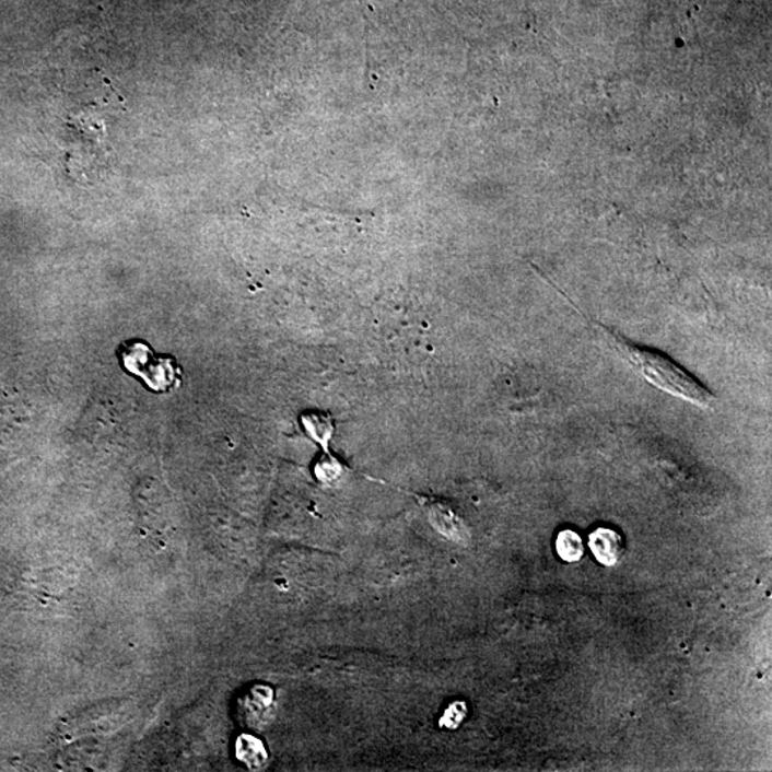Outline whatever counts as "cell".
I'll list each match as a JSON object with an SVG mask.
<instances>
[{
	"label": "cell",
	"mask_w": 772,
	"mask_h": 772,
	"mask_svg": "<svg viewBox=\"0 0 772 772\" xmlns=\"http://www.w3.org/2000/svg\"><path fill=\"white\" fill-rule=\"evenodd\" d=\"M589 548L599 564L613 566L624 553V541L621 535L609 528L595 529L589 535Z\"/></svg>",
	"instance_id": "5b68a950"
},
{
	"label": "cell",
	"mask_w": 772,
	"mask_h": 772,
	"mask_svg": "<svg viewBox=\"0 0 772 772\" xmlns=\"http://www.w3.org/2000/svg\"><path fill=\"white\" fill-rule=\"evenodd\" d=\"M236 757L250 770H258L268 761V752L257 737L244 734L236 739Z\"/></svg>",
	"instance_id": "52a82bcc"
},
{
	"label": "cell",
	"mask_w": 772,
	"mask_h": 772,
	"mask_svg": "<svg viewBox=\"0 0 772 772\" xmlns=\"http://www.w3.org/2000/svg\"><path fill=\"white\" fill-rule=\"evenodd\" d=\"M465 715H467V706H465L464 702H454V704L446 710L441 724L448 728H457L460 721L465 718Z\"/></svg>",
	"instance_id": "30bf717a"
},
{
	"label": "cell",
	"mask_w": 772,
	"mask_h": 772,
	"mask_svg": "<svg viewBox=\"0 0 772 772\" xmlns=\"http://www.w3.org/2000/svg\"><path fill=\"white\" fill-rule=\"evenodd\" d=\"M301 422L309 438L320 445L324 453H329L328 446L335 431L331 417L323 412H306Z\"/></svg>",
	"instance_id": "8992f818"
},
{
	"label": "cell",
	"mask_w": 772,
	"mask_h": 772,
	"mask_svg": "<svg viewBox=\"0 0 772 772\" xmlns=\"http://www.w3.org/2000/svg\"><path fill=\"white\" fill-rule=\"evenodd\" d=\"M557 552L565 562H578L584 557V542L572 529H564L557 537Z\"/></svg>",
	"instance_id": "ba28073f"
},
{
	"label": "cell",
	"mask_w": 772,
	"mask_h": 772,
	"mask_svg": "<svg viewBox=\"0 0 772 772\" xmlns=\"http://www.w3.org/2000/svg\"><path fill=\"white\" fill-rule=\"evenodd\" d=\"M343 472H346V469H343L342 464L329 453H325L324 458L318 460L315 468L316 478L320 482L327 483V486L338 482L343 477Z\"/></svg>",
	"instance_id": "9c48e42d"
},
{
	"label": "cell",
	"mask_w": 772,
	"mask_h": 772,
	"mask_svg": "<svg viewBox=\"0 0 772 772\" xmlns=\"http://www.w3.org/2000/svg\"><path fill=\"white\" fill-rule=\"evenodd\" d=\"M597 325L604 334L608 335L612 347L620 352V355L632 369L643 376L646 383L672 395V397L695 405V407H713L714 394L671 358L663 352L651 350V348L635 346V343L627 341L620 334L612 332L611 329L603 327V325Z\"/></svg>",
	"instance_id": "6da1fadb"
},
{
	"label": "cell",
	"mask_w": 772,
	"mask_h": 772,
	"mask_svg": "<svg viewBox=\"0 0 772 772\" xmlns=\"http://www.w3.org/2000/svg\"><path fill=\"white\" fill-rule=\"evenodd\" d=\"M276 714V697L267 686L250 688L239 701L241 723L248 728H264Z\"/></svg>",
	"instance_id": "277c9868"
},
{
	"label": "cell",
	"mask_w": 772,
	"mask_h": 772,
	"mask_svg": "<svg viewBox=\"0 0 772 772\" xmlns=\"http://www.w3.org/2000/svg\"><path fill=\"white\" fill-rule=\"evenodd\" d=\"M423 510H425L426 518L430 520L432 528L442 537L449 539L460 546H467L471 539V533L460 518L457 511L448 504V502L436 500V498H428L422 500Z\"/></svg>",
	"instance_id": "3957f363"
},
{
	"label": "cell",
	"mask_w": 772,
	"mask_h": 772,
	"mask_svg": "<svg viewBox=\"0 0 772 772\" xmlns=\"http://www.w3.org/2000/svg\"><path fill=\"white\" fill-rule=\"evenodd\" d=\"M119 360L122 361L125 370L156 393H164L178 384L179 371L175 361L169 356H157L147 343H124L119 348Z\"/></svg>",
	"instance_id": "7a4b0ae2"
}]
</instances>
